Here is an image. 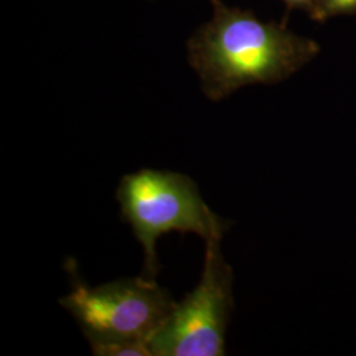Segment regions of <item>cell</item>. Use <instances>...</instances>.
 Segmentation results:
<instances>
[{"mask_svg":"<svg viewBox=\"0 0 356 356\" xmlns=\"http://www.w3.org/2000/svg\"><path fill=\"white\" fill-rule=\"evenodd\" d=\"M72 293L58 304L76 319L90 346L148 343L177 302L154 279H119L91 288L69 260Z\"/></svg>","mask_w":356,"mask_h":356,"instance_id":"cell-3","label":"cell"},{"mask_svg":"<svg viewBox=\"0 0 356 356\" xmlns=\"http://www.w3.org/2000/svg\"><path fill=\"white\" fill-rule=\"evenodd\" d=\"M284 3L288 7V13L296 8H300V10H305L312 16V13H314L317 0H284Z\"/></svg>","mask_w":356,"mask_h":356,"instance_id":"cell-6","label":"cell"},{"mask_svg":"<svg viewBox=\"0 0 356 356\" xmlns=\"http://www.w3.org/2000/svg\"><path fill=\"white\" fill-rule=\"evenodd\" d=\"M122 219L131 226L144 250V277L154 279L160 270L156 243L172 231L193 232L204 242L222 239L227 220L206 204L189 176L156 169L126 175L116 189Z\"/></svg>","mask_w":356,"mask_h":356,"instance_id":"cell-2","label":"cell"},{"mask_svg":"<svg viewBox=\"0 0 356 356\" xmlns=\"http://www.w3.org/2000/svg\"><path fill=\"white\" fill-rule=\"evenodd\" d=\"M351 13H356V0H317L312 17L323 22L331 16Z\"/></svg>","mask_w":356,"mask_h":356,"instance_id":"cell-5","label":"cell"},{"mask_svg":"<svg viewBox=\"0 0 356 356\" xmlns=\"http://www.w3.org/2000/svg\"><path fill=\"white\" fill-rule=\"evenodd\" d=\"M220 241L206 242L201 281L151 338L152 356L226 354V331L234 309V275L223 260Z\"/></svg>","mask_w":356,"mask_h":356,"instance_id":"cell-4","label":"cell"},{"mask_svg":"<svg viewBox=\"0 0 356 356\" xmlns=\"http://www.w3.org/2000/svg\"><path fill=\"white\" fill-rule=\"evenodd\" d=\"M211 1V20L188 45L189 63L211 101L247 85L281 82L318 54L316 41L294 35L285 23L261 22L250 11Z\"/></svg>","mask_w":356,"mask_h":356,"instance_id":"cell-1","label":"cell"}]
</instances>
